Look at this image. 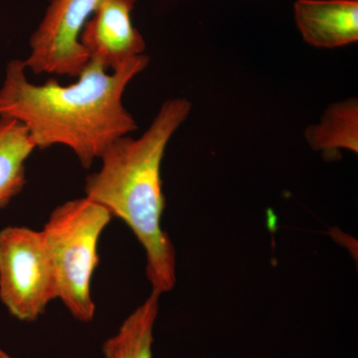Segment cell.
Listing matches in <instances>:
<instances>
[{
  "mask_svg": "<svg viewBox=\"0 0 358 358\" xmlns=\"http://www.w3.org/2000/svg\"><path fill=\"white\" fill-rule=\"evenodd\" d=\"M159 296V293L152 291L147 300L124 320L117 333L103 343V357L152 358Z\"/></svg>",
  "mask_w": 358,
  "mask_h": 358,
  "instance_id": "10",
  "label": "cell"
},
{
  "mask_svg": "<svg viewBox=\"0 0 358 358\" xmlns=\"http://www.w3.org/2000/svg\"><path fill=\"white\" fill-rule=\"evenodd\" d=\"M306 140L313 150L324 155L341 150L358 152V103L352 98L329 106L319 124L308 127Z\"/></svg>",
  "mask_w": 358,
  "mask_h": 358,
  "instance_id": "9",
  "label": "cell"
},
{
  "mask_svg": "<svg viewBox=\"0 0 358 358\" xmlns=\"http://www.w3.org/2000/svg\"><path fill=\"white\" fill-rule=\"evenodd\" d=\"M58 299V282L42 231L0 230V301L21 322H34Z\"/></svg>",
  "mask_w": 358,
  "mask_h": 358,
  "instance_id": "4",
  "label": "cell"
},
{
  "mask_svg": "<svg viewBox=\"0 0 358 358\" xmlns=\"http://www.w3.org/2000/svg\"><path fill=\"white\" fill-rule=\"evenodd\" d=\"M36 150L21 122L0 117V209L17 196L26 185V162Z\"/></svg>",
  "mask_w": 358,
  "mask_h": 358,
  "instance_id": "8",
  "label": "cell"
},
{
  "mask_svg": "<svg viewBox=\"0 0 358 358\" xmlns=\"http://www.w3.org/2000/svg\"><path fill=\"white\" fill-rule=\"evenodd\" d=\"M148 63L143 54L109 74L100 60L89 59L76 83L64 86L54 79L33 84L24 61H9L0 89V117L21 122L35 148L65 145L90 169L113 141L138 129L122 96Z\"/></svg>",
  "mask_w": 358,
  "mask_h": 358,
  "instance_id": "1",
  "label": "cell"
},
{
  "mask_svg": "<svg viewBox=\"0 0 358 358\" xmlns=\"http://www.w3.org/2000/svg\"><path fill=\"white\" fill-rule=\"evenodd\" d=\"M0 358H13V357H10V355H8L6 352V350H2L1 348H0Z\"/></svg>",
  "mask_w": 358,
  "mask_h": 358,
  "instance_id": "11",
  "label": "cell"
},
{
  "mask_svg": "<svg viewBox=\"0 0 358 358\" xmlns=\"http://www.w3.org/2000/svg\"><path fill=\"white\" fill-rule=\"evenodd\" d=\"M294 18L303 40L317 48H338L358 40L357 0H298Z\"/></svg>",
  "mask_w": 358,
  "mask_h": 358,
  "instance_id": "7",
  "label": "cell"
},
{
  "mask_svg": "<svg viewBox=\"0 0 358 358\" xmlns=\"http://www.w3.org/2000/svg\"><path fill=\"white\" fill-rule=\"evenodd\" d=\"M192 103L185 98L162 103L154 121L138 138H117L101 155L102 166L90 174L87 199L131 228L145 252V273L152 291L159 294L176 286V250L162 218L166 207L160 166L173 134L185 122Z\"/></svg>",
  "mask_w": 358,
  "mask_h": 358,
  "instance_id": "2",
  "label": "cell"
},
{
  "mask_svg": "<svg viewBox=\"0 0 358 358\" xmlns=\"http://www.w3.org/2000/svg\"><path fill=\"white\" fill-rule=\"evenodd\" d=\"M112 217L107 209L84 197L56 207L41 230L57 277L58 299L81 322L95 317L92 279L100 263L99 241Z\"/></svg>",
  "mask_w": 358,
  "mask_h": 358,
  "instance_id": "3",
  "label": "cell"
},
{
  "mask_svg": "<svg viewBox=\"0 0 358 358\" xmlns=\"http://www.w3.org/2000/svg\"><path fill=\"white\" fill-rule=\"evenodd\" d=\"M101 0H51L30 38L26 69L34 74L77 78L89 57L79 38Z\"/></svg>",
  "mask_w": 358,
  "mask_h": 358,
  "instance_id": "5",
  "label": "cell"
},
{
  "mask_svg": "<svg viewBox=\"0 0 358 358\" xmlns=\"http://www.w3.org/2000/svg\"><path fill=\"white\" fill-rule=\"evenodd\" d=\"M136 1L101 0L80 34L89 59H98L113 72L145 50V40L131 22Z\"/></svg>",
  "mask_w": 358,
  "mask_h": 358,
  "instance_id": "6",
  "label": "cell"
}]
</instances>
